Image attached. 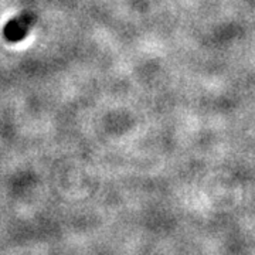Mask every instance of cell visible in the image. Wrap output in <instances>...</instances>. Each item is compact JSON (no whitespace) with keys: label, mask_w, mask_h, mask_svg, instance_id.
<instances>
[{"label":"cell","mask_w":255,"mask_h":255,"mask_svg":"<svg viewBox=\"0 0 255 255\" xmlns=\"http://www.w3.org/2000/svg\"><path fill=\"white\" fill-rule=\"evenodd\" d=\"M31 21H33L31 16H17L16 18L10 20L4 27V37L9 41L17 43L21 38L26 37Z\"/></svg>","instance_id":"obj_1"}]
</instances>
